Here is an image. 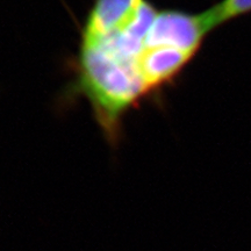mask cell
<instances>
[{
  "instance_id": "1",
  "label": "cell",
  "mask_w": 251,
  "mask_h": 251,
  "mask_svg": "<svg viewBox=\"0 0 251 251\" xmlns=\"http://www.w3.org/2000/svg\"><path fill=\"white\" fill-rule=\"evenodd\" d=\"M157 14L147 0L96 6L81 28L67 97L86 100L103 137L113 147L122 139L126 115L143 101L155 99Z\"/></svg>"
},
{
  "instance_id": "2",
  "label": "cell",
  "mask_w": 251,
  "mask_h": 251,
  "mask_svg": "<svg viewBox=\"0 0 251 251\" xmlns=\"http://www.w3.org/2000/svg\"><path fill=\"white\" fill-rule=\"evenodd\" d=\"M249 12H251V0H222L202 14L211 30H213L222 24Z\"/></svg>"
}]
</instances>
